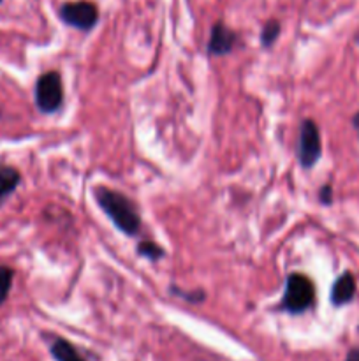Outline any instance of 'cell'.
<instances>
[{
	"mask_svg": "<svg viewBox=\"0 0 359 361\" xmlns=\"http://www.w3.org/2000/svg\"><path fill=\"white\" fill-rule=\"evenodd\" d=\"M51 356L56 361H87L70 342L63 341V338H55V342L51 344Z\"/></svg>",
	"mask_w": 359,
	"mask_h": 361,
	"instance_id": "ba28073f",
	"label": "cell"
},
{
	"mask_svg": "<svg viewBox=\"0 0 359 361\" xmlns=\"http://www.w3.org/2000/svg\"><path fill=\"white\" fill-rule=\"evenodd\" d=\"M136 252L139 254V256L146 257V259H150V261H158L160 257H164V254H165L162 247H158L157 243H153V242H148V240L137 243Z\"/></svg>",
	"mask_w": 359,
	"mask_h": 361,
	"instance_id": "8fae6325",
	"label": "cell"
},
{
	"mask_svg": "<svg viewBox=\"0 0 359 361\" xmlns=\"http://www.w3.org/2000/svg\"><path fill=\"white\" fill-rule=\"evenodd\" d=\"M355 295V281L354 275L345 271L340 277L336 279V282L333 284V289H331V303L334 307H341L345 303L352 302Z\"/></svg>",
	"mask_w": 359,
	"mask_h": 361,
	"instance_id": "52a82bcc",
	"label": "cell"
},
{
	"mask_svg": "<svg viewBox=\"0 0 359 361\" xmlns=\"http://www.w3.org/2000/svg\"><path fill=\"white\" fill-rule=\"evenodd\" d=\"M315 300L313 282L303 274H292L285 282V293L282 298V310L289 314H301L312 307Z\"/></svg>",
	"mask_w": 359,
	"mask_h": 361,
	"instance_id": "7a4b0ae2",
	"label": "cell"
},
{
	"mask_svg": "<svg viewBox=\"0 0 359 361\" xmlns=\"http://www.w3.org/2000/svg\"><path fill=\"white\" fill-rule=\"evenodd\" d=\"M236 41H238V35L234 30H231L229 27H225L224 23H215L211 28L210 41H208V53L213 56L227 55L234 49Z\"/></svg>",
	"mask_w": 359,
	"mask_h": 361,
	"instance_id": "8992f818",
	"label": "cell"
},
{
	"mask_svg": "<svg viewBox=\"0 0 359 361\" xmlns=\"http://www.w3.org/2000/svg\"><path fill=\"white\" fill-rule=\"evenodd\" d=\"M322 154V143H320V134L313 120H303L301 130H299V143H298V157L299 162L305 169L315 166V162Z\"/></svg>",
	"mask_w": 359,
	"mask_h": 361,
	"instance_id": "5b68a950",
	"label": "cell"
},
{
	"mask_svg": "<svg viewBox=\"0 0 359 361\" xmlns=\"http://www.w3.org/2000/svg\"><path fill=\"white\" fill-rule=\"evenodd\" d=\"M60 18L63 23L77 30H92L99 21V9L95 4L88 0H77V2L63 4L60 9Z\"/></svg>",
	"mask_w": 359,
	"mask_h": 361,
	"instance_id": "277c9868",
	"label": "cell"
},
{
	"mask_svg": "<svg viewBox=\"0 0 359 361\" xmlns=\"http://www.w3.org/2000/svg\"><path fill=\"white\" fill-rule=\"evenodd\" d=\"M20 171L13 166H0V200L9 196L20 185Z\"/></svg>",
	"mask_w": 359,
	"mask_h": 361,
	"instance_id": "9c48e42d",
	"label": "cell"
},
{
	"mask_svg": "<svg viewBox=\"0 0 359 361\" xmlns=\"http://www.w3.org/2000/svg\"><path fill=\"white\" fill-rule=\"evenodd\" d=\"M278 35H280V23L277 20H270L263 27V32H260V44L264 48H271L278 39Z\"/></svg>",
	"mask_w": 359,
	"mask_h": 361,
	"instance_id": "30bf717a",
	"label": "cell"
},
{
	"mask_svg": "<svg viewBox=\"0 0 359 361\" xmlns=\"http://www.w3.org/2000/svg\"><path fill=\"white\" fill-rule=\"evenodd\" d=\"M63 102L62 78L56 71H49L37 78L35 83V104L39 111L55 113Z\"/></svg>",
	"mask_w": 359,
	"mask_h": 361,
	"instance_id": "3957f363",
	"label": "cell"
},
{
	"mask_svg": "<svg viewBox=\"0 0 359 361\" xmlns=\"http://www.w3.org/2000/svg\"><path fill=\"white\" fill-rule=\"evenodd\" d=\"M13 270L7 267L0 264V305L7 300L11 291V286H13Z\"/></svg>",
	"mask_w": 359,
	"mask_h": 361,
	"instance_id": "7c38bea8",
	"label": "cell"
},
{
	"mask_svg": "<svg viewBox=\"0 0 359 361\" xmlns=\"http://www.w3.org/2000/svg\"><path fill=\"white\" fill-rule=\"evenodd\" d=\"M319 197H320V201H322L324 204H331V201H333V190H331V187L324 185L322 189H320Z\"/></svg>",
	"mask_w": 359,
	"mask_h": 361,
	"instance_id": "4fadbf2b",
	"label": "cell"
},
{
	"mask_svg": "<svg viewBox=\"0 0 359 361\" xmlns=\"http://www.w3.org/2000/svg\"><path fill=\"white\" fill-rule=\"evenodd\" d=\"M95 200L106 215L113 221V224L125 233L127 236H136L141 229V217L136 207L125 194L108 187L95 189Z\"/></svg>",
	"mask_w": 359,
	"mask_h": 361,
	"instance_id": "6da1fadb",
	"label": "cell"
},
{
	"mask_svg": "<svg viewBox=\"0 0 359 361\" xmlns=\"http://www.w3.org/2000/svg\"><path fill=\"white\" fill-rule=\"evenodd\" d=\"M345 361H359V349H352Z\"/></svg>",
	"mask_w": 359,
	"mask_h": 361,
	"instance_id": "5bb4252c",
	"label": "cell"
},
{
	"mask_svg": "<svg viewBox=\"0 0 359 361\" xmlns=\"http://www.w3.org/2000/svg\"><path fill=\"white\" fill-rule=\"evenodd\" d=\"M354 126L358 127V129H359V115H355V116H354Z\"/></svg>",
	"mask_w": 359,
	"mask_h": 361,
	"instance_id": "9a60e30c",
	"label": "cell"
}]
</instances>
